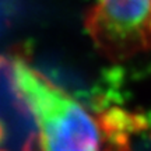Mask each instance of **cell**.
<instances>
[{
    "label": "cell",
    "instance_id": "3",
    "mask_svg": "<svg viewBox=\"0 0 151 151\" xmlns=\"http://www.w3.org/2000/svg\"><path fill=\"white\" fill-rule=\"evenodd\" d=\"M97 123L101 133L108 140L113 136H127L143 132L148 126L147 116L143 113L129 112L119 106H112L97 113Z\"/></svg>",
    "mask_w": 151,
    "mask_h": 151
},
{
    "label": "cell",
    "instance_id": "4",
    "mask_svg": "<svg viewBox=\"0 0 151 151\" xmlns=\"http://www.w3.org/2000/svg\"><path fill=\"white\" fill-rule=\"evenodd\" d=\"M6 134H7V132H6V126H4V123H3V120H0V144L4 141Z\"/></svg>",
    "mask_w": 151,
    "mask_h": 151
},
{
    "label": "cell",
    "instance_id": "2",
    "mask_svg": "<svg viewBox=\"0 0 151 151\" xmlns=\"http://www.w3.org/2000/svg\"><path fill=\"white\" fill-rule=\"evenodd\" d=\"M84 25L102 55L129 59L151 48V0H97Z\"/></svg>",
    "mask_w": 151,
    "mask_h": 151
},
{
    "label": "cell",
    "instance_id": "5",
    "mask_svg": "<svg viewBox=\"0 0 151 151\" xmlns=\"http://www.w3.org/2000/svg\"><path fill=\"white\" fill-rule=\"evenodd\" d=\"M105 151H132L129 146H124V147H113V146H108V148Z\"/></svg>",
    "mask_w": 151,
    "mask_h": 151
},
{
    "label": "cell",
    "instance_id": "6",
    "mask_svg": "<svg viewBox=\"0 0 151 151\" xmlns=\"http://www.w3.org/2000/svg\"><path fill=\"white\" fill-rule=\"evenodd\" d=\"M0 151H3V150H0Z\"/></svg>",
    "mask_w": 151,
    "mask_h": 151
},
{
    "label": "cell",
    "instance_id": "1",
    "mask_svg": "<svg viewBox=\"0 0 151 151\" xmlns=\"http://www.w3.org/2000/svg\"><path fill=\"white\" fill-rule=\"evenodd\" d=\"M7 60L0 71L37 122L41 151H102L101 129L78 101L32 69L21 52L7 55Z\"/></svg>",
    "mask_w": 151,
    "mask_h": 151
}]
</instances>
